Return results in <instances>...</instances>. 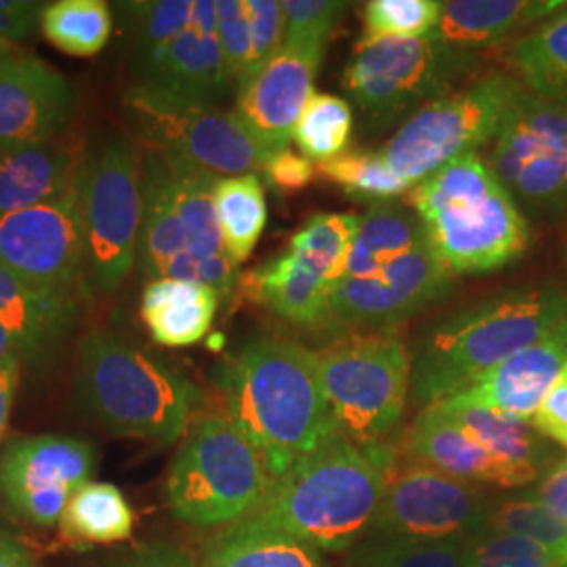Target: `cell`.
Masks as SVG:
<instances>
[{
    "label": "cell",
    "instance_id": "1",
    "mask_svg": "<svg viewBox=\"0 0 567 567\" xmlns=\"http://www.w3.org/2000/svg\"><path fill=\"white\" fill-rule=\"evenodd\" d=\"M221 389L225 414L257 447L271 480L339 431L318 351L299 341L252 337L225 362Z\"/></svg>",
    "mask_w": 567,
    "mask_h": 567
},
{
    "label": "cell",
    "instance_id": "2",
    "mask_svg": "<svg viewBox=\"0 0 567 567\" xmlns=\"http://www.w3.org/2000/svg\"><path fill=\"white\" fill-rule=\"evenodd\" d=\"M567 318V292L553 284L515 286L426 326L410 353V398L444 402L538 343Z\"/></svg>",
    "mask_w": 567,
    "mask_h": 567
},
{
    "label": "cell",
    "instance_id": "3",
    "mask_svg": "<svg viewBox=\"0 0 567 567\" xmlns=\"http://www.w3.org/2000/svg\"><path fill=\"white\" fill-rule=\"evenodd\" d=\"M393 468L395 452H370L337 431L271 480L250 519L322 553H341L372 532Z\"/></svg>",
    "mask_w": 567,
    "mask_h": 567
},
{
    "label": "cell",
    "instance_id": "4",
    "mask_svg": "<svg viewBox=\"0 0 567 567\" xmlns=\"http://www.w3.org/2000/svg\"><path fill=\"white\" fill-rule=\"evenodd\" d=\"M74 400L114 435L171 446L192 425L200 389L142 347L93 330L76 351Z\"/></svg>",
    "mask_w": 567,
    "mask_h": 567
},
{
    "label": "cell",
    "instance_id": "5",
    "mask_svg": "<svg viewBox=\"0 0 567 567\" xmlns=\"http://www.w3.org/2000/svg\"><path fill=\"white\" fill-rule=\"evenodd\" d=\"M405 203L452 274L501 269L529 244L526 217L477 152L416 183Z\"/></svg>",
    "mask_w": 567,
    "mask_h": 567
},
{
    "label": "cell",
    "instance_id": "6",
    "mask_svg": "<svg viewBox=\"0 0 567 567\" xmlns=\"http://www.w3.org/2000/svg\"><path fill=\"white\" fill-rule=\"evenodd\" d=\"M271 486L261 454L225 412L192 421L166 477V505L189 526H234L264 505Z\"/></svg>",
    "mask_w": 567,
    "mask_h": 567
},
{
    "label": "cell",
    "instance_id": "7",
    "mask_svg": "<svg viewBox=\"0 0 567 567\" xmlns=\"http://www.w3.org/2000/svg\"><path fill=\"white\" fill-rule=\"evenodd\" d=\"M322 383L339 433L370 452H393L391 440L410 395V351L393 330L334 337L318 351Z\"/></svg>",
    "mask_w": 567,
    "mask_h": 567
},
{
    "label": "cell",
    "instance_id": "8",
    "mask_svg": "<svg viewBox=\"0 0 567 567\" xmlns=\"http://www.w3.org/2000/svg\"><path fill=\"white\" fill-rule=\"evenodd\" d=\"M143 147L131 133L97 137L81 168L86 290L114 295L137 259Z\"/></svg>",
    "mask_w": 567,
    "mask_h": 567
},
{
    "label": "cell",
    "instance_id": "9",
    "mask_svg": "<svg viewBox=\"0 0 567 567\" xmlns=\"http://www.w3.org/2000/svg\"><path fill=\"white\" fill-rule=\"evenodd\" d=\"M480 63L477 53L433 37L402 39L364 34L344 70V91L372 128L412 116L452 93Z\"/></svg>",
    "mask_w": 567,
    "mask_h": 567
},
{
    "label": "cell",
    "instance_id": "10",
    "mask_svg": "<svg viewBox=\"0 0 567 567\" xmlns=\"http://www.w3.org/2000/svg\"><path fill=\"white\" fill-rule=\"evenodd\" d=\"M524 91L515 76L492 72L405 118L381 154L393 173L414 187L442 166L494 142Z\"/></svg>",
    "mask_w": 567,
    "mask_h": 567
},
{
    "label": "cell",
    "instance_id": "11",
    "mask_svg": "<svg viewBox=\"0 0 567 567\" xmlns=\"http://www.w3.org/2000/svg\"><path fill=\"white\" fill-rule=\"evenodd\" d=\"M122 107L142 147L175 154L219 179L264 173L269 154L234 112L135 82L124 91Z\"/></svg>",
    "mask_w": 567,
    "mask_h": 567
},
{
    "label": "cell",
    "instance_id": "12",
    "mask_svg": "<svg viewBox=\"0 0 567 567\" xmlns=\"http://www.w3.org/2000/svg\"><path fill=\"white\" fill-rule=\"evenodd\" d=\"M489 171L527 215L567 213V103L524 95L492 142Z\"/></svg>",
    "mask_w": 567,
    "mask_h": 567
},
{
    "label": "cell",
    "instance_id": "13",
    "mask_svg": "<svg viewBox=\"0 0 567 567\" xmlns=\"http://www.w3.org/2000/svg\"><path fill=\"white\" fill-rule=\"evenodd\" d=\"M358 225L355 215L311 217L292 236L286 252L248 274V292L286 322L322 326Z\"/></svg>",
    "mask_w": 567,
    "mask_h": 567
},
{
    "label": "cell",
    "instance_id": "14",
    "mask_svg": "<svg viewBox=\"0 0 567 567\" xmlns=\"http://www.w3.org/2000/svg\"><path fill=\"white\" fill-rule=\"evenodd\" d=\"M494 501L484 489L425 463L391 471L372 532L386 538L466 540L486 529Z\"/></svg>",
    "mask_w": 567,
    "mask_h": 567
},
{
    "label": "cell",
    "instance_id": "15",
    "mask_svg": "<svg viewBox=\"0 0 567 567\" xmlns=\"http://www.w3.org/2000/svg\"><path fill=\"white\" fill-rule=\"evenodd\" d=\"M0 267L55 295L86 288L81 179L61 198L0 217Z\"/></svg>",
    "mask_w": 567,
    "mask_h": 567
},
{
    "label": "cell",
    "instance_id": "16",
    "mask_svg": "<svg viewBox=\"0 0 567 567\" xmlns=\"http://www.w3.org/2000/svg\"><path fill=\"white\" fill-rule=\"evenodd\" d=\"M452 288V271L423 238L374 276L334 284L322 328L334 337L360 330H389L440 301Z\"/></svg>",
    "mask_w": 567,
    "mask_h": 567
},
{
    "label": "cell",
    "instance_id": "17",
    "mask_svg": "<svg viewBox=\"0 0 567 567\" xmlns=\"http://www.w3.org/2000/svg\"><path fill=\"white\" fill-rule=\"evenodd\" d=\"M95 450L79 437H13L0 452V501L32 526H60L72 494L93 482Z\"/></svg>",
    "mask_w": 567,
    "mask_h": 567
},
{
    "label": "cell",
    "instance_id": "18",
    "mask_svg": "<svg viewBox=\"0 0 567 567\" xmlns=\"http://www.w3.org/2000/svg\"><path fill=\"white\" fill-rule=\"evenodd\" d=\"M76 107L74 86L39 55L20 49L0 65V147L61 137Z\"/></svg>",
    "mask_w": 567,
    "mask_h": 567
},
{
    "label": "cell",
    "instance_id": "19",
    "mask_svg": "<svg viewBox=\"0 0 567 567\" xmlns=\"http://www.w3.org/2000/svg\"><path fill=\"white\" fill-rule=\"evenodd\" d=\"M324 55L288 49L238 89L234 114L265 154L288 150L295 126L313 95V81Z\"/></svg>",
    "mask_w": 567,
    "mask_h": 567
},
{
    "label": "cell",
    "instance_id": "20",
    "mask_svg": "<svg viewBox=\"0 0 567 567\" xmlns=\"http://www.w3.org/2000/svg\"><path fill=\"white\" fill-rule=\"evenodd\" d=\"M76 322V297L34 288L0 267V365L51 364Z\"/></svg>",
    "mask_w": 567,
    "mask_h": 567
},
{
    "label": "cell",
    "instance_id": "21",
    "mask_svg": "<svg viewBox=\"0 0 567 567\" xmlns=\"http://www.w3.org/2000/svg\"><path fill=\"white\" fill-rule=\"evenodd\" d=\"M135 84L208 105H217L231 93L234 79L217 37L215 0H194L189 25L171 42L152 76Z\"/></svg>",
    "mask_w": 567,
    "mask_h": 567
},
{
    "label": "cell",
    "instance_id": "22",
    "mask_svg": "<svg viewBox=\"0 0 567 567\" xmlns=\"http://www.w3.org/2000/svg\"><path fill=\"white\" fill-rule=\"evenodd\" d=\"M567 362V318L545 339L489 370L473 386L452 395L532 423Z\"/></svg>",
    "mask_w": 567,
    "mask_h": 567
},
{
    "label": "cell",
    "instance_id": "23",
    "mask_svg": "<svg viewBox=\"0 0 567 567\" xmlns=\"http://www.w3.org/2000/svg\"><path fill=\"white\" fill-rule=\"evenodd\" d=\"M84 147L63 135L0 147V217L68 194L81 179Z\"/></svg>",
    "mask_w": 567,
    "mask_h": 567
},
{
    "label": "cell",
    "instance_id": "24",
    "mask_svg": "<svg viewBox=\"0 0 567 567\" xmlns=\"http://www.w3.org/2000/svg\"><path fill=\"white\" fill-rule=\"evenodd\" d=\"M408 450L414 461L468 484L513 487L501 463L437 404L426 405L416 416Z\"/></svg>",
    "mask_w": 567,
    "mask_h": 567
},
{
    "label": "cell",
    "instance_id": "25",
    "mask_svg": "<svg viewBox=\"0 0 567 567\" xmlns=\"http://www.w3.org/2000/svg\"><path fill=\"white\" fill-rule=\"evenodd\" d=\"M566 4L545 0H446L440 2V21L429 37L480 55L482 49L557 16Z\"/></svg>",
    "mask_w": 567,
    "mask_h": 567
},
{
    "label": "cell",
    "instance_id": "26",
    "mask_svg": "<svg viewBox=\"0 0 567 567\" xmlns=\"http://www.w3.org/2000/svg\"><path fill=\"white\" fill-rule=\"evenodd\" d=\"M221 297L198 282L161 278L143 288L142 320L164 347H192L208 334Z\"/></svg>",
    "mask_w": 567,
    "mask_h": 567
},
{
    "label": "cell",
    "instance_id": "27",
    "mask_svg": "<svg viewBox=\"0 0 567 567\" xmlns=\"http://www.w3.org/2000/svg\"><path fill=\"white\" fill-rule=\"evenodd\" d=\"M437 405L501 463L513 487L526 486L540 475L543 442L538 429L532 423L454 398L437 402Z\"/></svg>",
    "mask_w": 567,
    "mask_h": 567
},
{
    "label": "cell",
    "instance_id": "28",
    "mask_svg": "<svg viewBox=\"0 0 567 567\" xmlns=\"http://www.w3.org/2000/svg\"><path fill=\"white\" fill-rule=\"evenodd\" d=\"M200 567H328V564L318 548L248 517L225 527L206 543Z\"/></svg>",
    "mask_w": 567,
    "mask_h": 567
},
{
    "label": "cell",
    "instance_id": "29",
    "mask_svg": "<svg viewBox=\"0 0 567 567\" xmlns=\"http://www.w3.org/2000/svg\"><path fill=\"white\" fill-rule=\"evenodd\" d=\"M425 236V227L414 210H405L400 204H374L360 217L339 280H360L379 274Z\"/></svg>",
    "mask_w": 567,
    "mask_h": 567
},
{
    "label": "cell",
    "instance_id": "30",
    "mask_svg": "<svg viewBox=\"0 0 567 567\" xmlns=\"http://www.w3.org/2000/svg\"><path fill=\"white\" fill-rule=\"evenodd\" d=\"M508 63L527 93L567 103V11L517 39Z\"/></svg>",
    "mask_w": 567,
    "mask_h": 567
},
{
    "label": "cell",
    "instance_id": "31",
    "mask_svg": "<svg viewBox=\"0 0 567 567\" xmlns=\"http://www.w3.org/2000/svg\"><path fill=\"white\" fill-rule=\"evenodd\" d=\"M135 513L121 487L89 482L79 487L60 519L61 536L81 545H112L131 538Z\"/></svg>",
    "mask_w": 567,
    "mask_h": 567
},
{
    "label": "cell",
    "instance_id": "32",
    "mask_svg": "<svg viewBox=\"0 0 567 567\" xmlns=\"http://www.w3.org/2000/svg\"><path fill=\"white\" fill-rule=\"evenodd\" d=\"M215 213L231 261L236 265L248 261L267 225L261 177L240 175L219 179L215 185Z\"/></svg>",
    "mask_w": 567,
    "mask_h": 567
},
{
    "label": "cell",
    "instance_id": "33",
    "mask_svg": "<svg viewBox=\"0 0 567 567\" xmlns=\"http://www.w3.org/2000/svg\"><path fill=\"white\" fill-rule=\"evenodd\" d=\"M114 28L112 9L103 0H58L44 7V39L72 58H93L107 47Z\"/></svg>",
    "mask_w": 567,
    "mask_h": 567
},
{
    "label": "cell",
    "instance_id": "34",
    "mask_svg": "<svg viewBox=\"0 0 567 567\" xmlns=\"http://www.w3.org/2000/svg\"><path fill=\"white\" fill-rule=\"evenodd\" d=\"M133 28L135 82H145L183 30L189 25L194 0H152L122 4Z\"/></svg>",
    "mask_w": 567,
    "mask_h": 567
},
{
    "label": "cell",
    "instance_id": "35",
    "mask_svg": "<svg viewBox=\"0 0 567 567\" xmlns=\"http://www.w3.org/2000/svg\"><path fill=\"white\" fill-rule=\"evenodd\" d=\"M344 567H465V540L365 538L351 548Z\"/></svg>",
    "mask_w": 567,
    "mask_h": 567
},
{
    "label": "cell",
    "instance_id": "36",
    "mask_svg": "<svg viewBox=\"0 0 567 567\" xmlns=\"http://www.w3.org/2000/svg\"><path fill=\"white\" fill-rule=\"evenodd\" d=\"M353 133V110L343 97L330 93H313L301 118L295 126L292 140L305 158L318 164L343 156Z\"/></svg>",
    "mask_w": 567,
    "mask_h": 567
},
{
    "label": "cell",
    "instance_id": "37",
    "mask_svg": "<svg viewBox=\"0 0 567 567\" xmlns=\"http://www.w3.org/2000/svg\"><path fill=\"white\" fill-rule=\"evenodd\" d=\"M487 527L522 536L567 567V522L550 513L538 498L524 496L494 503Z\"/></svg>",
    "mask_w": 567,
    "mask_h": 567
},
{
    "label": "cell",
    "instance_id": "38",
    "mask_svg": "<svg viewBox=\"0 0 567 567\" xmlns=\"http://www.w3.org/2000/svg\"><path fill=\"white\" fill-rule=\"evenodd\" d=\"M318 168L328 182L341 185L349 196L358 200L389 203L412 189L393 173L381 150L343 154L334 161L318 164Z\"/></svg>",
    "mask_w": 567,
    "mask_h": 567
},
{
    "label": "cell",
    "instance_id": "39",
    "mask_svg": "<svg viewBox=\"0 0 567 567\" xmlns=\"http://www.w3.org/2000/svg\"><path fill=\"white\" fill-rule=\"evenodd\" d=\"M349 2L337 0H286L282 2L284 47L324 55L326 44Z\"/></svg>",
    "mask_w": 567,
    "mask_h": 567
},
{
    "label": "cell",
    "instance_id": "40",
    "mask_svg": "<svg viewBox=\"0 0 567 567\" xmlns=\"http://www.w3.org/2000/svg\"><path fill=\"white\" fill-rule=\"evenodd\" d=\"M465 567H566L522 536L486 527L465 540Z\"/></svg>",
    "mask_w": 567,
    "mask_h": 567
},
{
    "label": "cell",
    "instance_id": "41",
    "mask_svg": "<svg viewBox=\"0 0 567 567\" xmlns=\"http://www.w3.org/2000/svg\"><path fill=\"white\" fill-rule=\"evenodd\" d=\"M440 21L437 0H372L364 4L365 34L372 37H429Z\"/></svg>",
    "mask_w": 567,
    "mask_h": 567
},
{
    "label": "cell",
    "instance_id": "42",
    "mask_svg": "<svg viewBox=\"0 0 567 567\" xmlns=\"http://www.w3.org/2000/svg\"><path fill=\"white\" fill-rule=\"evenodd\" d=\"M217 37L234 84L252 79V44L244 0H217Z\"/></svg>",
    "mask_w": 567,
    "mask_h": 567
},
{
    "label": "cell",
    "instance_id": "43",
    "mask_svg": "<svg viewBox=\"0 0 567 567\" xmlns=\"http://www.w3.org/2000/svg\"><path fill=\"white\" fill-rule=\"evenodd\" d=\"M250 44H252V76L284 49L282 2L278 0H244Z\"/></svg>",
    "mask_w": 567,
    "mask_h": 567
},
{
    "label": "cell",
    "instance_id": "44",
    "mask_svg": "<svg viewBox=\"0 0 567 567\" xmlns=\"http://www.w3.org/2000/svg\"><path fill=\"white\" fill-rule=\"evenodd\" d=\"M264 175L271 187H276L280 194H297L311 185L316 177V168L303 154H297L292 150H282L278 154H271L264 166Z\"/></svg>",
    "mask_w": 567,
    "mask_h": 567
},
{
    "label": "cell",
    "instance_id": "45",
    "mask_svg": "<svg viewBox=\"0 0 567 567\" xmlns=\"http://www.w3.org/2000/svg\"><path fill=\"white\" fill-rule=\"evenodd\" d=\"M47 2L32 0H0V41L18 47L41 28Z\"/></svg>",
    "mask_w": 567,
    "mask_h": 567
},
{
    "label": "cell",
    "instance_id": "46",
    "mask_svg": "<svg viewBox=\"0 0 567 567\" xmlns=\"http://www.w3.org/2000/svg\"><path fill=\"white\" fill-rule=\"evenodd\" d=\"M532 425L538 429V433L567 447V362Z\"/></svg>",
    "mask_w": 567,
    "mask_h": 567
},
{
    "label": "cell",
    "instance_id": "47",
    "mask_svg": "<svg viewBox=\"0 0 567 567\" xmlns=\"http://www.w3.org/2000/svg\"><path fill=\"white\" fill-rule=\"evenodd\" d=\"M122 567H200L187 548L171 543H152L140 548Z\"/></svg>",
    "mask_w": 567,
    "mask_h": 567
},
{
    "label": "cell",
    "instance_id": "48",
    "mask_svg": "<svg viewBox=\"0 0 567 567\" xmlns=\"http://www.w3.org/2000/svg\"><path fill=\"white\" fill-rule=\"evenodd\" d=\"M536 498L557 517L567 522V458L543 477Z\"/></svg>",
    "mask_w": 567,
    "mask_h": 567
},
{
    "label": "cell",
    "instance_id": "49",
    "mask_svg": "<svg viewBox=\"0 0 567 567\" xmlns=\"http://www.w3.org/2000/svg\"><path fill=\"white\" fill-rule=\"evenodd\" d=\"M23 365L20 362H7L0 365V442L2 435L9 425V416H11V408H13V400L18 393V385H20V374Z\"/></svg>",
    "mask_w": 567,
    "mask_h": 567
},
{
    "label": "cell",
    "instance_id": "50",
    "mask_svg": "<svg viewBox=\"0 0 567 567\" xmlns=\"http://www.w3.org/2000/svg\"><path fill=\"white\" fill-rule=\"evenodd\" d=\"M0 567H39L32 553L16 538L0 534Z\"/></svg>",
    "mask_w": 567,
    "mask_h": 567
},
{
    "label": "cell",
    "instance_id": "51",
    "mask_svg": "<svg viewBox=\"0 0 567 567\" xmlns=\"http://www.w3.org/2000/svg\"><path fill=\"white\" fill-rule=\"evenodd\" d=\"M18 51H20V47H13V44H7V42L0 41V65L9 60L11 55H16Z\"/></svg>",
    "mask_w": 567,
    "mask_h": 567
}]
</instances>
